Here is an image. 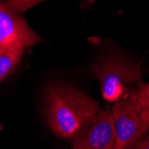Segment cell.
I'll use <instances>...</instances> for the list:
<instances>
[{
	"label": "cell",
	"mask_w": 149,
	"mask_h": 149,
	"mask_svg": "<svg viewBox=\"0 0 149 149\" xmlns=\"http://www.w3.org/2000/svg\"><path fill=\"white\" fill-rule=\"evenodd\" d=\"M47 119L54 134L72 139L85 121L98 110V104L71 86L55 84L46 94Z\"/></svg>",
	"instance_id": "obj_1"
},
{
	"label": "cell",
	"mask_w": 149,
	"mask_h": 149,
	"mask_svg": "<svg viewBox=\"0 0 149 149\" xmlns=\"http://www.w3.org/2000/svg\"><path fill=\"white\" fill-rule=\"evenodd\" d=\"M91 75L99 81L103 98L113 103L118 101L131 86L141 80L139 65L120 56H106L91 64Z\"/></svg>",
	"instance_id": "obj_2"
},
{
	"label": "cell",
	"mask_w": 149,
	"mask_h": 149,
	"mask_svg": "<svg viewBox=\"0 0 149 149\" xmlns=\"http://www.w3.org/2000/svg\"><path fill=\"white\" fill-rule=\"evenodd\" d=\"M72 149H115L116 132L109 106L88 119L72 139Z\"/></svg>",
	"instance_id": "obj_3"
},
{
	"label": "cell",
	"mask_w": 149,
	"mask_h": 149,
	"mask_svg": "<svg viewBox=\"0 0 149 149\" xmlns=\"http://www.w3.org/2000/svg\"><path fill=\"white\" fill-rule=\"evenodd\" d=\"M137 100V86H131L114 102L112 113L116 132L115 149H129L140 139Z\"/></svg>",
	"instance_id": "obj_4"
},
{
	"label": "cell",
	"mask_w": 149,
	"mask_h": 149,
	"mask_svg": "<svg viewBox=\"0 0 149 149\" xmlns=\"http://www.w3.org/2000/svg\"><path fill=\"white\" fill-rule=\"evenodd\" d=\"M0 31L16 37L24 47H31L35 44L41 42L40 37L35 33L25 20L11 9L5 2L0 0Z\"/></svg>",
	"instance_id": "obj_5"
},
{
	"label": "cell",
	"mask_w": 149,
	"mask_h": 149,
	"mask_svg": "<svg viewBox=\"0 0 149 149\" xmlns=\"http://www.w3.org/2000/svg\"><path fill=\"white\" fill-rule=\"evenodd\" d=\"M23 50L21 47H0V83L21 62Z\"/></svg>",
	"instance_id": "obj_6"
},
{
	"label": "cell",
	"mask_w": 149,
	"mask_h": 149,
	"mask_svg": "<svg viewBox=\"0 0 149 149\" xmlns=\"http://www.w3.org/2000/svg\"><path fill=\"white\" fill-rule=\"evenodd\" d=\"M137 104L139 113V138L141 139L149 129V82H140L137 86Z\"/></svg>",
	"instance_id": "obj_7"
},
{
	"label": "cell",
	"mask_w": 149,
	"mask_h": 149,
	"mask_svg": "<svg viewBox=\"0 0 149 149\" xmlns=\"http://www.w3.org/2000/svg\"><path fill=\"white\" fill-rule=\"evenodd\" d=\"M42 1L44 0H6L5 5L12 11L20 15Z\"/></svg>",
	"instance_id": "obj_8"
},
{
	"label": "cell",
	"mask_w": 149,
	"mask_h": 149,
	"mask_svg": "<svg viewBox=\"0 0 149 149\" xmlns=\"http://www.w3.org/2000/svg\"><path fill=\"white\" fill-rule=\"evenodd\" d=\"M0 47H21L25 48L16 37L2 31H0Z\"/></svg>",
	"instance_id": "obj_9"
},
{
	"label": "cell",
	"mask_w": 149,
	"mask_h": 149,
	"mask_svg": "<svg viewBox=\"0 0 149 149\" xmlns=\"http://www.w3.org/2000/svg\"><path fill=\"white\" fill-rule=\"evenodd\" d=\"M129 149H149V135L142 137Z\"/></svg>",
	"instance_id": "obj_10"
},
{
	"label": "cell",
	"mask_w": 149,
	"mask_h": 149,
	"mask_svg": "<svg viewBox=\"0 0 149 149\" xmlns=\"http://www.w3.org/2000/svg\"><path fill=\"white\" fill-rule=\"evenodd\" d=\"M87 1H88V3H92L95 1V0H87Z\"/></svg>",
	"instance_id": "obj_11"
},
{
	"label": "cell",
	"mask_w": 149,
	"mask_h": 149,
	"mask_svg": "<svg viewBox=\"0 0 149 149\" xmlns=\"http://www.w3.org/2000/svg\"><path fill=\"white\" fill-rule=\"evenodd\" d=\"M2 129H3V126H2V123H0V130H1Z\"/></svg>",
	"instance_id": "obj_12"
}]
</instances>
